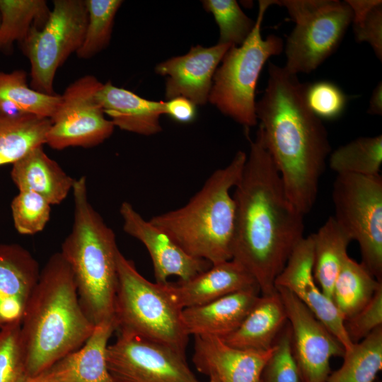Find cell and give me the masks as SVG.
I'll use <instances>...</instances> for the list:
<instances>
[{"label": "cell", "mask_w": 382, "mask_h": 382, "mask_svg": "<svg viewBox=\"0 0 382 382\" xmlns=\"http://www.w3.org/2000/svg\"><path fill=\"white\" fill-rule=\"evenodd\" d=\"M249 140V154L232 195V259L253 276L260 294L266 295L276 291V278L304 237V215L288 198L260 136Z\"/></svg>", "instance_id": "1"}, {"label": "cell", "mask_w": 382, "mask_h": 382, "mask_svg": "<svg viewBox=\"0 0 382 382\" xmlns=\"http://www.w3.org/2000/svg\"><path fill=\"white\" fill-rule=\"evenodd\" d=\"M265 92L256 102L257 134L279 172L286 194L303 214L313 209L331 152L328 134L308 108V83L284 66L269 62Z\"/></svg>", "instance_id": "2"}, {"label": "cell", "mask_w": 382, "mask_h": 382, "mask_svg": "<svg viewBox=\"0 0 382 382\" xmlns=\"http://www.w3.org/2000/svg\"><path fill=\"white\" fill-rule=\"evenodd\" d=\"M95 325L79 302L73 273L60 253L40 271L21 324L25 375L35 376L79 349Z\"/></svg>", "instance_id": "3"}, {"label": "cell", "mask_w": 382, "mask_h": 382, "mask_svg": "<svg viewBox=\"0 0 382 382\" xmlns=\"http://www.w3.org/2000/svg\"><path fill=\"white\" fill-rule=\"evenodd\" d=\"M70 233L59 252L69 266L81 308L96 326L114 321L117 287L116 237L89 202L86 177L76 179Z\"/></svg>", "instance_id": "4"}, {"label": "cell", "mask_w": 382, "mask_h": 382, "mask_svg": "<svg viewBox=\"0 0 382 382\" xmlns=\"http://www.w3.org/2000/svg\"><path fill=\"white\" fill-rule=\"evenodd\" d=\"M246 158L247 154L238 151L184 206L149 221L194 257L211 265L231 260L235 204L231 190L238 182Z\"/></svg>", "instance_id": "5"}, {"label": "cell", "mask_w": 382, "mask_h": 382, "mask_svg": "<svg viewBox=\"0 0 382 382\" xmlns=\"http://www.w3.org/2000/svg\"><path fill=\"white\" fill-rule=\"evenodd\" d=\"M114 320L116 330L167 345L186 356L189 335L166 284L151 282L120 251Z\"/></svg>", "instance_id": "6"}, {"label": "cell", "mask_w": 382, "mask_h": 382, "mask_svg": "<svg viewBox=\"0 0 382 382\" xmlns=\"http://www.w3.org/2000/svg\"><path fill=\"white\" fill-rule=\"evenodd\" d=\"M272 0L259 1L255 26L244 42L231 46L214 73L208 100L223 114L246 129L255 126V88L262 69L267 59L279 54L282 39L270 35L263 39L261 25Z\"/></svg>", "instance_id": "7"}, {"label": "cell", "mask_w": 382, "mask_h": 382, "mask_svg": "<svg viewBox=\"0 0 382 382\" xmlns=\"http://www.w3.org/2000/svg\"><path fill=\"white\" fill-rule=\"evenodd\" d=\"M284 6L296 25L287 37L284 68L291 74L310 73L338 47L352 23L346 1L272 0Z\"/></svg>", "instance_id": "8"}, {"label": "cell", "mask_w": 382, "mask_h": 382, "mask_svg": "<svg viewBox=\"0 0 382 382\" xmlns=\"http://www.w3.org/2000/svg\"><path fill=\"white\" fill-rule=\"evenodd\" d=\"M333 218L356 241L361 264L382 282V177L337 174L332 185Z\"/></svg>", "instance_id": "9"}, {"label": "cell", "mask_w": 382, "mask_h": 382, "mask_svg": "<svg viewBox=\"0 0 382 382\" xmlns=\"http://www.w3.org/2000/svg\"><path fill=\"white\" fill-rule=\"evenodd\" d=\"M88 21L83 0H54L45 25L34 28L21 45L30 64V87L47 95L56 94L57 69L82 45Z\"/></svg>", "instance_id": "10"}, {"label": "cell", "mask_w": 382, "mask_h": 382, "mask_svg": "<svg viewBox=\"0 0 382 382\" xmlns=\"http://www.w3.org/2000/svg\"><path fill=\"white\" fill-rule=\"evenodd\" d=\"M102 84L94 76L86 75L65 89L50 118L45 144L56 150L89 148L100 144L112 135L115 126L105 117L96 98Z\"/></svg>", "instance_id": "11"}, {"label": "cell", "mask_w": 382, "mask_h": 382, "mask_svg": "<svg viewBox=\"0 0 382 382\" xmlns=\"http://www.w3.org/2000/svg\"><path fill=\"white\" fill-rule=\"evenodd\" d=\"M108 370L116 382H202L183 355L163 344L118 331L107 347Z\"/></svg>", "instance_id": "12"}, {"label": "cell", "mask_w": 382, "mask_h": 382, "mask_svg": "<svg viewBox=\"0 0 382 382\" xmlns=\"http://www.w3.org/2000/svg\"><path fill=\"white\" fill-rule=\"evenodd\" d=\"M291 331L294 354L304 382H325L333 357L345 349L331 332L289 290L275 286Z\"/></svg>", "instance_id": "13"}, {"label": "cell", "mask_w": 382, "mask_h": 382, "mask_svg": "<svg viewBox=\"0 0 382 382\" xmlns=\"http://www.w3.org/2000/svg\"><path fill=\"white\" fill-rule=\"evenodd\" d=\"M275 286L289 290L337 339L345 351L351 349L344 318L332 300L320 289L313 276V238L303 237L292 250Z\"/></svg>", "instance_id": "14"}, {"label": "cell", "mask_w": 382, "mask_h": 382, "mask_svg": "<svg viewBox=\"0 0 382 382\" xmlns=\"http://www.w3.org/2000/svg\"><path fill=\"white\" fill-rule=\"evenodd\" d=\"M123 230L139 240L146 248L152 261L156 282L168 283L172 276L187 281L211 267L204 260L187 253L166 233L146 220L128 202L120 207Z\"/></svg>", "instance_id": "15"}, {"label": "cell", "mask_w": 382, "mask_h": 382, "mask_svg": "<svg viewBox=\"0 0 382 382\" xmlns=\"http://www.w3.org/2000/svg\"><path fill=\"white\" fill-rule=\"evenodd\" d=\"M231 46L220 43L209 47L197 45L184 55L158 64L155 71L166 77V98L181 96L195 105H204L218 65Z\"/></svg>", "instance_id": "16"}, {"label": "cell", "mask_w": 382, "mask_h": 382, "mask_svg": "<svg viewBox=\"0 0 382 382\" xmlns=\"http://www.w3.org/2000/svg\"><path fill=\"white\" fill-rule=\"evenodd\" d=\"M39 264L16 243H0V330L21 324L40 277Z\"/></svg>", "instance_id": "17"}, {"label": "cell", "mask_w": 382, "mask_h": 382, "mask_svg": "<svg viewBox=\"0 0 382 382\" xmlns=\"http://www.w3.org/2000/svg\"><path fill=\"white\" fill-rule=\"evenodd\" d=\"M192 361L197 370L220 382H261L273 347L266 351L233 347L212 336H195ZM274 346V345H273Z\"/></svg>", "instance_id": "18"}, {"label": "cell", "mask_w": 382, "mask_h": 382, "mask_svg": "<svg viewBox=\"0 0 382 382\" xmlns=\"http://www.w3.org/2000/svg\"><path fill=\"white\" fill-rule=\"evenodd\" d=\"M167 286L182 309L201 306L239 291L259 289L253 276L233 259L212 265L187 281L168 282Z\"/></svg>", "instance_id": "19"}, {"label": "cell", "mask_w": 382, "mask_h": 382, "mask_svg": "<svg viewBox=\"0 0 382 382\" xmlns=\"http://www.w3.org/2000/svg\"><path fill=\"white\" fill-rule=\"evenodd\" d=\"M114 321L100 323L78 349L66 354L39 376L49 382H116L107 364L108 341Z\"/></svg>", "instance_id": "20"}, {"label": "cell", "mask_w": 382, "mask_h": 382, "mask_svg": "<svg viewBox=\"0 0 382 382\" xmlns=\"http://www.w3.org/2000/svg\"><path fill=\"white\" fill-rule=\"evenodd\" d=\"M260 296L259 289H250L184 308L181 318L186 332L189 336L223 338L240 326Z\"/></svg>", "instance_id": "21"}, {"label": "cell", "mask_w": 382, "mask_h": 382, "mask_svg": "<svg viewBox=\"0 0 382 382\" xmlns=\"http://www.w3.org/2000/svg\"><path fill=\"white\" fill-rule=\"evenodd\" d=\"M96 98L105 115L120 129L152 135L161 131L160 117L165 115V102L143 98L127 89L103 83Z\"/></svg>", "instance_id": "22"}, {"label": "cell", "mask_w": 382, "mask_h": 382, "mask_svg": "<svg viewBox=\"0 0 382 382\" xmlns=\"http://www.w3.org/2000/svg\"><path fill=\"white\" fill-rule=\"evenodd\" d=\"M37 147L12 164L11 177L18 190L34 192L51 205L62 203L72 190L76 179Z\"/></svg>", "instance_id": "23"}, {"label": "cell", "mask_w": 382, "mask_h": 382, "mask_svg": "<svg viewBox=\"0 0 382 382\" xmlns=\"http://www.w3.org/2000/svg\"><path fill=\"white\" fill-rule=\"evenodd\" d=\"M287 323L284 306L277 291L260 294L240 326L221 339L241 349L266 351L271 349Z\"/></svg>", "instance_id": "24"}, {"label": "cell", "mask_w": 382, "mask_h": 382, "mask_svg": "<svg viewBox=\"0 0 382 382\" xmlns=\"http://www.w3.org/2000/svg\"><path fill=\"white\" fill-rule=\"evenodd\" d=\"M50 125L48 118L0 112V166L12 165L45 144Z\"/></svg>", "instance_id": "25"}, {"label": "cell", "mask_w": 382, "mask_h": 382, "mask_svg": "<svg viewBox=\"0 0 382 382\" xmlns=\"http://www.w3.org/2000/svg\"><path fill=\"white\" fill-rule=\"evenodd\" d=\"M312 235L313 276L322 291L331 299L335 281L352 241L333 216H330Z\"/></svg>", "instance_id": "26"}, {"label": "cell", "mask_w": 382, "mask_h": 382, "mask_svg": "<svg viewBox=\"0 0 382 382\" xmlns=\"http://www.w3.org/2000/svg\"><path fill=\"white\" fill-rule=\"evenodd\" d=\"M27 74L18 69L0 71V112L8 115L30 114L50 119L61 100L59 94L47 95L28 86Z\"/></svg>", "instance_id": "27"}, {"label": "cell", "mask_w": 382, "mask_h": 382, "mask_svg": "<svg viewBox=\"0 0 382 382\" xmlns=\"http://www.w3.org/2000/svg\"><path fill=\"white\" fill-rule=\"evenodd\" d=\"M381 286L382 282L361 263L347 255L335 281L331 300L345 320L364 308Z\"/></svg>", "instance_id": "28"}, {"label": "cell", "mask_w": 382, "mask_h": 382, "mask_svg": "<svg viewBox=\"0 0 382 382\" xmlns=\"http://www.w3.org/2000/svg\"><path fill=\"white\" fill-rule=\"evenodd\" d=\"M50 13L45 0H0V51L21 45L33 28L45 25Z\"/></svg>", "instance_id": "29"}, {"label": "cell", "mask_w": 382, "mask_h": 382, "mask_svg": "<svg viewBox=\"0 0 382 382\" xmlns=\"http://www.w3.org/2000/svg\"><path fill=\"white\" fill-rule=\"evenodd\" d=\"M343 362L325 382H374L382 369V326L345 351Z\"/></svg>", "instance_id": "30"}, {"label": "cell", "mask_w": 382, "mask_h": 382, "mask_svg": "<svg viewBox=\"0 0 382 382\" xmlns=\"http://www.w3.org/2000/svg\"><path fill=\"white\" fill-rule=\"evenodd\" d=\"M330 168L337 174L380 175L382 164V135L357 138L333 151Z\"/></svg>", "instance_id": "31"}, {"label": "cell", "mask_w": 382, "mask_h": 382, "mask_svg": "<svg viewBox=\"0 0 382 382\" xmlns=\"http://www.w3.org/2000/svg\"><path fill=\"white\" fill-rule=\"evenodd\" d=\"M88 21L81 46L76 55L88 59L103 50L110 42L114 19L122 4L121 0H85Z\"/></svg>", "instance_id": "32"}, {"label": "cell", "mask_w": 382, "mask_h": 382, "mask_svg": "<svg viewBox=\"0 0 382 382\" xmlns=\"http://www.w3.org/2000/svg\"><path fill=\"white\" fill-rule=\"evenodd\" d=\"M202 5L212 13L219 26L218 43L240 46L255 26V21L244 13L235 0H204Z\"/></svg>", "instance_id": "33"}, {"label": "cell", "mask_w": 382, "mask_h": 382, "mask_svg": "<svg viewBox=\"0 0 382 382\" xmlns=\"http://www.w3.org/2000/svg\"><path fill=\"white\" fill-rule=\"evenodd\" d=\"M352 11V28L357 42H367L382 59V1L346 0Z\"/></svg>", "instance_id": "34"}, {"label": "cell", "mask_w": 382, "mask_h": 382, "mask_svg": "<svg viewBox=\"0 0 382 382\" xmlns=\"http://www.w3.org/2000/svg\"><path fill=\"white\" fill-rule=\"evenodd\" d=\"M51 206L34 192L19 191L11 204L16 230L22 235H33L43 231L50 218Z\"/></svg>", "instance_id": "35"}, {"label": "cell", "mask_w": 382, "mask_h": 382, "mask_svg": "<svg viewBox=\"0 0 382 382\" xmlns=\"http://www.w3.org/2000/svg\"><path fill=\"white\" fill-rule=\"evenodd\" d=\"M261 382H304L294 354L291 331L287 323L279 334L261 378Z\"/></svg>", "instance_id": "36"}, {"label": "cell", "mask_w": 382, "mask_h": 382, "mask_svg": "<svg viewBox=\"0 0 382 382\" xmlns=\"http://www.w3.org/2000/svg\"><path fill=\"white\" fill-rule=\"evenodd\" d=\"M25 374L21 324L0 330V382H18Z\"/></svg>", "instance_id": "37"}, {"label": "cell", "mask_w": 382, "mask_h": 382, "mask_svg": "<svg viewBox=\"0 0 382 382\" xmlns=\"http://www.w3.org/2000/svg\"><path fill=\"white\" fill-rule=\"evenodd\" d=\"M305 97L310 110L320 120L338 117L345 110L347 100L340 88L325 81L308 83Z\"/></svg>", "instance_id": "38"}, {"label": "cell", "mask_w": 382, "mask_h": 382, "mask_svg": "<svg viewBox=\"0 0 382 382\" xmlns=\"http://www.w3.org/2000/svg\"><path fill=\"white\" fill-rule=\"evenodd\" d=\"M344 326L353 344L362 340L375 329L382 326V286L364 308L344 320Z\"/></svg>", "instance_id": "39"}, {"label": "cell", "mask_w": 382, "mask_h": 382, "mask_svg": "<svg viewBox=\"0 0 382 382\" xmlns=\"http://www.w3.org/2000/svg\"><path fill=\"white\" fill-rule=\"evenodd\" d=\"M195 106L184 97L173 98L165 102V115H168L178 122H190L196 116Z\"/></svg>", "instance_id": "40"}, {"label": "cell", "mask_w": 382, "mask_h": 382, "mask_svg": "<svg viewBox=\"0 0 382 382\" xmlns=\"http://www.w3.org/2000/svg\"><path fill=\"white\" fill-rule=\"evenodd\" d=\"M369 114L382 115V83L375 87L369 100Z\"/></svg>", "instance_id": "41"}, {"label": "cell", "mask_w": 382, "mask_h": 382, "mask_svg": "<svg viewBox=\"0 0 382 382\" xmlns=\"http://www.w3.org/2000/svg\"><path fill=\"white\" fill-rule=\"evenodd\" d=\"M18 382H49L39 375L35 376H30L28 375H24L23 378Z\"/></svg>", "instance_id": "42"}, {"label": "cell", "mask_w": 382, "mask_h": 382, "mask_svg": "<svg viewBox=\"0 0 382 382\" xmlns=\"http://www.w3.org/2000/svg\"><path fill=\"white\" fill-rule=\"evenodd\" d=\"M208 382H220V381L215 376L211 375L209 376Z\"/></svg>", "instance_id": "43"}]
</instances>
